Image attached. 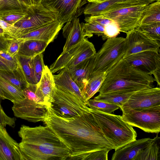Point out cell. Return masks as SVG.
I'll return each mask as SVG.
<instances>
[{"label": "cell", "mask_w": 160, "mask_h": 160, "mask_svg": "<svg viewBox=\"0 0 160 160\" xmlns=\"http://www.w3.org/2000/svg\"><path fill=\"white\" fill-rule=\"evenodd\" d=\"M43 122L69 149L68 159L85 160L92 152L104 149H114L91 112L64 118L58 116L48 108Z\"/></svg>", "instance_id": "1"}, {"label": "cell", "mask_w": 160, "mask_h": 160, "mask_svg": "<svg viewBox=\"0 0 160 160\" xmlns=\"http://www.w3.org/2000/svg\"><path fill=\"white\" fill-rule=\"evenodd\" d=\"M23 160H65L70 151L49 127L22 125L18 132Z\"/></svg>", "instance_id": "2"}, {"label": "cell", "mask_w": 160, "mask_h": 160, "mask_svg": "<svg viewBox=\"0 0 160 160\" xmlns=\"http://www.w3.org/2000/svg\"><path fill=\"white\" fill-rule=\"evenodd\" d=\"M152 75L133 67L122 59L106 72L99 94L118 91L134 92L154 87Z\"/></svg>", "instance_id": "3"}, {"label": "cell", "mask_w": 160, "mask_h": 160, "mask_svg": "<svg viewBox=\"0 0 160 160\" xmlns=\"http://www.w3.org/2000/svg\"><path fill=\"white\" fill-rule=\"evenodd\" d=\"M91 112L104 136L115 150L136 140V131L122 119L121 116L91 109Z\"/></svg>", "instance_id": "4"}, {"label": "cell", "mask_w": 160, "mask_h": 160, "mask_svg": "<svg viewBox=\"0 0 160 160\" xmlns=\"http://www.w3.org/2000/svg\"><path fill=\"white\" fill-rule=\"evenodd\" d=\"M152 2L142 0H126L115 4L100 15L114 21L120 32L126 33L139 25L143 12Z\"/></svg>", "instance_id": "5"}, {"label": "cell", "mask_w": 160, "mask_h": 160, "mask_svg": "<svg viewBox=\"0 0 160 160\" xmlns=\"http://www.w3.org/2000/svg\"><path fill=\"white\" fill-rule=\"evenodd\" d=\"M127 48L125 38L116 37L107 39L93 58L89 79L97 74L106 73L123 58Z\"/></svg>", "instance_id": "6"}, {"label": "cell", "mask_w": 160, "mask_h": 160, "mask_svg": "<svg viewBox=\"0 0 160 160\" xmlns=\"http://www.w3.org/2000/svg\"><path fill=\"white\" fill-rule=\"evenodd\" d=\"M49 108L56 114L64 118L79 116L91 112V108L86 103L56 85Z\"/></svg>", "instance_id": "7"}, {"label": "cell", "mask_w": 160, "mask_h": 160, "mask_svg": "<svg viewBox=\"0 0 160 160\" xmlns=\"http://www.w3.org/2000/svg\"><path fill=\"white\" fill-rule=\"evenodd\" d=\"M122 119L144 132L158 133L160 131V105L147 108L122 111Z\"/></svg>", "instance_id": "8"}, {"label": "cell", "mask_w": 160, "mask_h": 160, "mask_svg": "<svg viewBox=\"0 0 160 160\" xmlns=\"http://www.w3.org/2000/svg\"><path fill=\"white\" fill-rule=\"evenodd\" d=\"M96 53L94 45L85 38L82 41L62 52L50 66L52 73L65 68L75 66L84 60L94 57Z\"/></svg>", "instance_id": "9"}, {"label": "cell", "mask_w": 160, "mask_h": 160, "mask_svg": "<svg viewBox=\"0 0 160 160\" xmlns=\"http://www.w3.org/2000/svg\"><path fill=\"white\" fill-rule=\"evenodd\" d=\"M25 17L17 22L14 25L16 28L14 37L49 23L58 20L56 15L42 4L28 6Z\"/></svg>", "instance_id": "10"}, {"label": "cell", "mask_w": 160, "mask_h": 160, "mask_svg": "<svg viewBox=\"0 0 160 160\" xmlns=\"http://www.w3.org/2000/svg\"><path fill=\"white\" fill-rule=\"evenodd\" d=\"M48 108L42 96L25 97L13 103L12 109L16 117L36 122L43 121Z\"/></svg>", "instance_id": "11"}, {"label": "cell", "mask_w": 160, "mask_h": 160, "mask_svg": "<svg viewBox=\"0 0 160 160\" xmlns=\"http://www.w3.org/2000/svg\"><path fill=\"white\" fill-rule=\"evenodd\" d=\"M87 0H42L41 4L54 13L64 24L78 18L83 12Z\"/></svg>", "instance_id": "12"}, {"label": "cell", "mask_w": 160, "mask_h": 160, "mask_svg": "<svg viewBox=\"0 0 160 160\" xmlns=\"http://www.w3.org/2000/svg\"><path fill=\"white\" fill-rule=\"evenodd\" d=\"M158 105H160V88L152 87L135 92L120 108L123 111Z\"/></svg>", "instance_id": "13"}, {"label": "cell", "mask_w": 160, "mask_h": 160, "mask_svg": "<svg viewBox=\"0 0 160 160\" xmlns=\"http://www.w3.org/2000/svg\"><path fill=\"white\" fill-rule=\"evenodd\" d=\"M127 48L123 58L136 53L147 51H160V42L153 40L134 28L126 33Z\"/></svg>", "instance_id": "14"}, {"label": "cell", "mask_w": 160, "mask_h": 160, "mask_svg": "<svg viewBox=\"0 0 160 160\" xmlns=\"http://www.w3.org/2000/svg\"><path fill=\"white\" fill-rule=\"evenodd\" d=\"M136 69L152 75L160 69L159 52L144 51L132 54L123 59Z\"/></svg>", "instance_id": "15"}, {"label": "cell", "mask_w": 160, "mask_h": 160, "mask_svg": "<svg viewBox=\"0 0 160 160\" xmlns=\"http://www.w3.org/2000/svg\"><path fill=\"white\" fill-rule=\"evenodd\" d=\"M63 24L57 20L22 34L16 38L22 41L39 40L46 42L49 44L57 38Z\"/></svg>", "instance_id": "16"}, {"label": "cell", "mask_w": 160, "mask_h": 160, "mask_svg": "<svg viewBox=\"0 0 160 160\" xmlns=\"http://www.w3.org/2000/svg\"><path fill=\"white\" fill-rule=\"evenodd\" d=\"M0 160H23L19 143L0 126Z\"/></svg>", "instance_id": "17"}, {"label": "cell", "mask_w": 160, "mask_h": 160, "mask_svg": "<svg viewBox=\"0 0 160 160\" xmlns=\"http://www.w3.org/2000/svg\"><path fill=\"white\" fill-rule=\"evenodd\" d=\"M62 29L63 37L66 39L62 52L79 43L86 38L82 22L80 23L78 18L67 22Z\"/></svg>", "instance_id": "18"}, {"label": "cell", "mask_w": 160, "mask_h": 160, "mask_svg": "<svg viewBox=\"0 0 160 160\" xmlns=\"http://www.w3.org/2000/svg\"><path fill=\"white\" fill-rule=\"evenodd\" d=\"M149 138L136 140L115 150L112 160H135L141 151L151 142Z\"/></svg>", "instance_id": "19"}, {"label": "cell", "mask_w": 160, "mask_h": 160, "mask_svg": "<svg viewBox=\"0 0 160 160\" xmlns=\"http://www.w3.org/2000/svg\"><path fill=\"white\" fill-rule=\"evenodd\" d=\"M93 58L87 59L75 66L67 68L72 79L81 91L89 79Z\"/></svg>", "instance_id": "20"}, {"label": "cell", "mask_w": 160, "mask_h": 160, "mask_svg": "<svg viewBox=\"0 0 160 160\" xmlns=\"http://www.w3.org/2000/svg\"><path fill=\"white\" fill-rule=\"evenodd\" d=\"M53 76L56 85L71 92L86 103L82 94L81 90L72 79L67 68L62 69L58 74Z\"/></svg>", "instance_id": "21"}, {"label": "cell", "mask_w": 160, "mask_h": 160, "mask_svg": "<svg viewBox=\"0 0 160 160\" xmlns=\"http://www.w3.org/2000/svg\"><path fill=\"white\" fill-rule=\"evenodd\" d=\"M37 84L49 108L55 84L53 75L47 65H44L40 80Z\"/></svg>", "instance_id": "22"}, {"label": "cell", "mask_w": 160, "mask_h": 160, "mask_svg": "<svg viewBox=\"0 0 160 160\" xmlns=\"http://www.w3.org/2000/svg\"><path fill=\"white\" fill-rule=\"evenodd\" d=\"M0 77L22 91L28 83L18 64L17 68L14 69L0 70Z\"/></svg>", "instance_id": "23"}, {"label": "cell", "mask_w": 160, "mask_h": 160, "mask_svg": "<svg viewBox=\"0 0 160 160\" xmlns=\"http://www.w3.org/2000/svg\"><path fill=\"white\" fill-rule=\"evenodd\" d=\"M48 45L47 42L39 40L23 41L21 43L18 54L32 58L42 53Z\"/></svg>", "instance_id": "24"}, {"label": "cell", "mask_w": 160, "mask_h": 160, "mask_svg": "<svg viewBox=\"0 0 160 160\" xmlns=\"http://www.w3.org/2000/svg\"><path fill=\"white\" fill-rule=\"evenodd\" d=\"M106 75L105 72L90 78L81 90V93L86 103L98 92L102 83Z\"/></svg>", "instance_id": "25"}, {"label": "cell", "mask_w": 160, "mask_h": 160, "mask_svg": "<svg viewBox=\"0 0 160 160\" xmlns=\"http://www.w3.org/2000/svg\"><path fill=\"white\" fill-rule=\"evenodd\" d=\"M160 137L158 135L142 150L135 160H160Z\"/></svg>", "instance_id": "26"}, {"label": "cell", "mask_w": 160, "mask_h": 160, "mask_svg": "<svg viewBox=\"0 0 160 160\" xmlns=\"http://www.w3.org/2000/svg\"><path fill=\"white\" fill-rule=\"evenodd\" d=\"M135 92L118 91L110 92L99 94L94 99L116 105L120 108Z\"/></svg>", "instance_id": "27"}, {"label": "cell", "mask_w": 160, "mask_h": 160, "mask_svg": "<svg viewBox=\"0 0 160 160\" xmlns=\"http://www.w3.org/2000/svg\"><path fill=\"white\" fill-rule=\"evenodd\" d=\"M126 0H104L99 2H89L84 9L85 14L95 16L108 11L115 4Z\"/></svg>", "instance_id": "28"}, {"label": "cell", "mask_w": 160, "mask_h": 160, "mask_svg": "<svg viewBox=\"0 0 160 160\" xmlns=\"http://www.w3.org/2000/svg\"><path fill=\"white\" fill-rule=\"evenodd\" d=\"M160 22V1L148 5L142 14L139 25Z\"/></svg>", "instance_id": "29"}, {"label": "cell", "mask_w": 160, "mask_h": 160, "mask_svg": "<svg viewBox=\"0 0 160 160\" xmlns=\"http://www.w3.org/2000/svg\"><path fill=\"white\" fill-rule=\"evenodd\" d=\"M0 87L6 99L13 103L24 99L25 97L22 91L0 77Z\"/></svg>", "instance_id": "30"}, {"label": "cell", "mask_w": 160, "mask_h": 160, "mask_svg": "<svg viewBox=\"0 0 160 160\" xmlns=\"http://www.w3.org/2000/svg\"><path fill=\"white\" fill-rule=\"evenodd\" d=\"M16 57L18 64L21 68L27 82L29 83L37 84L32 58L18 54Z\"/></svg>", "instance_id": "31"}, {"label": "cell", "mask_w": 160, "mask_h": 160, "mask_svg": "<svg viewBox=\"0 0 160 160\" xmlns=\"http://www.w3.org/2000/svg\"><path fill=\"white\" fill-rule=\"evenodd\" d=\"M135 28L149 38L160 42V22L139 25Z\"/></svg>", "instance_id": "32"}, {"label": "cell", "mask_w": 160, "mask_h": 160, "mask_svg": "<svg viewBox=\"0 0 160 160\" xmlns=\"http://www.w3.org/2000/svg\"><path fill=\"white\" fill-rule=\"evenodd\" d=\"M87 105L92 110L107 113H111L119 108L116 105L94 99L88 100L87 102Z\"/></svg>", "instance_id": "33"}, {"label": "cell", "mask_w": 160, "mask_h": 160, "mask_svg": "<svg viewBox=\"0 0 160 160\" xmlns=\"http://www.w3.org/2000/svg\"><path fill=\"white\" fill-rule=\"evenodd\" d=\"M26 10H10L0 12V19L14 26L17 22L26 17Z\"/></svg>", "instance_id": "34"}, {"label": "cell", "mask_w": 160, "mask_h": 160, "mask_svg": "<svg viewBox=\"0 0 160 160\" xmlns=\"http://www.w3.org/2000/svg\"><path fill=\"white\" fill-rule=\"evenodd\" d=\"M86 23L82 22L83 31L86 37L90 38L93 34L99 37L104 34V27L99 23L93 21H86Z\"/></svg>", "instance_id": "35"}, {"label": "cell", "mask_w": 160, "mask_h": 160, "mask_svg": "<svg viewBox=\"0 0 160 160\" xmlns=\"http://www.w3.org/2000/svg\"><path fill=\"white\" fill-rule=\"evenodd\" d=\"M28 6L21 4L18 0H0V12L16 10H26Z\"/></svg>", "instance_id": "36"}, {"label": "cell", "mask_w": 160, "mask_h": 160, "mask_svg": "<svg viewBox=\"0 0 160 160\" xmlns=\"http://www.w3.org/2000/svg\"><path fill=\"white\" fill-rule=\"evenodd\" d=\"M42 53L38 54L32 58L35 78L37 84L39 82L45 65Z\"/></svg>", "instance_id": "37"}, {"label": "cell", "mask_w": 160, "mask_h": 160, "mask_svg": "<svg viewBox=\"0 0 160 160\" xmlns=\"http://www.w3.org/2000/svg\"><path fill=\"white\" fill-rule=\"evenodd\" d=\"M120 32L118 25L113 21L104 27L103 34L102 36L103 40L108 38L116 37Z\"/></svg>", "instance_id": "38"}, {"label": "cell", "mask_w": 160, "mask_h": 160, "mask_svg": "<svg viewBox=\"0 0 160 160\" xmlns=\"http://www.w3.org/2000/svg\"><path fill=\"white\" fill-rule=\"evenodd\" d=\"M110 150L104 149L92 152L88 155L85 160H107L108 154Z\"/></svg>", "instance_id": "39"}, {"label": "cell", "mask_w": 160, "mask_h": 160, "mask_svg": "<svg viewBox=\"0 0 160 160\" xmlns=\"http://www.w3.org/2000/svg\"><path fill=\"white\" fill-rule=\"evenodd\" d=\"M16 119L8 116L4 112L0 103V126L5 127L7 125L14 128Z\"/></svg>", "instance_id": "40"}, {"label": "cell", "mask_w": 160, "mask_h": 160, "mask_svg": "<svg viewBox=\"0 0 160 160\" xmlns=\"http://www.w3.org/2000/svg\"><path fill=\"white\" fill-rule=\"evenodd\" d=\"M22 41L14 38L8 44L7 52L12 57H15L18 54Z\"/></svg>", "instance_id": "41"}, {"label": "cell", "mask_w": 160, "mask_h": 160, "mask_svg": "<svg viewBox=\"0 0 160 160\" xmlns=\"http://www.w3.org/2000/svg\"><path fill=\"white\" fill-rule=\"evenodd\" d=\"M84 20L85 21L89 20L97 22L101 25L104 27L108 25L113 20L105 17L102 15L95 16H91L86 17Z\"/></svg>", "instance_id": "42"}, {"label": "cell", "mask_w": 160, "mask_h": 160, "mask_svg": "<svg viewBox=\"0 0 160 160\" xmlns=\"http://www.w3.org/2000/svg\"><path fill=\"white\" fill-rule=\"evenodd\" d=\"M0 28H2L8 35L15 38L14 35L16 28L14 26L0 19Z\"/></svg>", "instance_id": "43"}, {"label": "cell", "mask_w": 160, "mask_h": 160, "mask_svg": "<svg viewBox=\"0 0 160 160\" xmlns=\"http://www.w3.org/2000/svg\"><path fill=\"white\" fill-rule=\"evenodd\" d=\"M14 38L7 35H0V49L7 51L8 44Z\"/></svg>", "instance_id": "44"}, {"label": "cell", "mask_w": 160, "mask_h": 160, "mask_svg": "<svg viewBox=\"0 0 160 160\" xmlns=\"http://www.w3.org/2000/svg\"><path fill=\"white\" fill-rule=\"evenodd\" d=\"M154 75L155 81H156L158 85L160 86V69H159L156 71L153 74Z\"/></svg>", "instance_id": "45"}, {"label": "cell", "mask_w": 160, "mask_h": 160, "mask_svg": "<svg viewBox=\"0 0 160 160\" xmlns=\"http://www.w3.org/2000/svg\"><path fill=\"white\" fill-rule=\"evenodd\" d=\"M0 70H12L0 58Z\"/></svg>", "instance_id": "46"}, {"label": "cell", "mask_w": 160, "mask_h": 160, "mask_svg": "<svg viewBox=\"0 0 160 160\" xmlns=\"http://www.w3.org/2000/svg\"><path fill=\"white\" fill-rule=\"evenodd\" d=\"M21 4L27 6H29L32 5L31 0H18Z\"/></svg>", "instance_id": "47"}, {"label": "cell", "mask_w": 160, "mask_h": 160, "mask_svg": "<svg viewBox=\"0 0 160 160\" xmlns=\"http://www.w3.org/2000/svg\"><path fill=\"white\" fill-rule=\"evenodd\" d=\"M42 0H31L32 5H39L41 4Z\"/></svg>", "instance_id": "48"}, {"label": "cell", "mask_w": 160, "mask_h": 160, "mask_svg": "<svg viewBox=\"0 0 160 160\" xmlns=\"http://www.w3.org/2000/svg\"><path fill=\"white\" fill-rule=\"evenodd\" d=\"M0 98L2 100L6 99V98L4 95V94L0 87Z\"/></svg>", "instance_id": "49"}, {"label": "cell", "mask_w": 160, "mask_h": 160, "mask_svg": "<svg viewBox=\"0 0 160 160\" xmlns=\"http://www.w3.org/2000/svg\"><path fill=\"white\" fill-rule=\"evenodd\" d=\"M0 35H8L7 33L2 28H0Z\"/></svg>", "instance_id": "50"}, {"label": "cell", "mask_w": 160, "mask_h": 160, "mask_svg": "<svg viewBox=\"0 0 160 160\" xmlns=\"http://www.w3.org/2000/svg\"><path fill=\"white\" fill-rule=\"evenodd\" d=\"M89 2H99L103 1L104 0H87Z\"/></svg>", "instance_id": "51"}, {"label": "cell", "mask_w": 160, "mask_h": 160, "mask_svg": "<svg viewBox=\"0 0 160 160\" xmlns=\"http://www.w3.org/2000/svg\"><path fill=\"white\" fill-rule=\"evenodd\" d=\"M142 0L150 1L152 2H154L156 1H160V0Z\"/></svg>", "instance_id": "52"}]
</instances>
